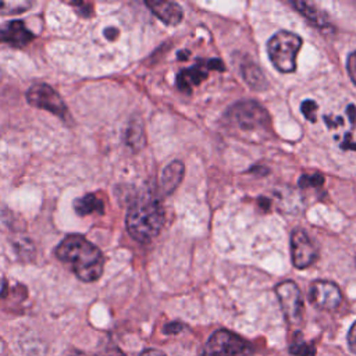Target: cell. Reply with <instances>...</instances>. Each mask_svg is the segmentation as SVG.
<instances>
[{
	"label": "cell",
	"mask_w": 356,
	"mask_h": 356,
	"mask_svg": "<svg viewBox=\"0 0 356 356\" xmlns=\"http://www.w3.org/2000/svg\"><path fill=\"white\" fill-rule=\"evenodd\" d=\"M56 256L68 264L83 282H93L103 274L104 256L102 250L79 234L67 235L57 245Z\"/></svg>",
	"instance_id": "cell-1"
},
{
	"label": "cell",
	"mask_w": 356,
	"mask_h": 356,
	"mask_svg": "<svg viewBox=\"0 0 356 356\" xmlns=\"http://www.w3.org/2000/svg\"><path fill=\"white\" fill-rule=\"evenodd\" d=\"M164 209L153 197H140L135 200L125 218L128 234L140 243L152 242L163 228Z\"/></svg>",
	"instance_id": "cell-2"
},
{
	"label": "cell",
	"mask_w": 356,
	"mask_h": 356,
	"mask_svg": "<svg viewBox=\"0 0 356 356\" xmlns=\"http://www.w3.org/2000/svg\"><path fill=\"white\" fill-rule=\"evenodd\" d=\"M228 122L243 134H267L270 131V115L267 110L253 102L243 100L235 103L227 113Z\"/></svg>",
	"instance_id": "cell-3"
},
{
	"label": "cell",
	"mask_w": 356,
	"mask_h": 356,
	"mask_svg": "<svg viewBox=\"0 0 356 356\" xmlns=\"http://www.w3.org/2000/svg\"><path fill=\"white\" fill-rule=\"evenodd\" d=\"M302 47V38L289 31H280L267 42V53L273 65L281 72L296 70V56Z\"/></svg>",
	"instance_id": "cell-4"
},
{
	"label": "cell",
	"mask_w": 356,
	"mask_h": 356,
	"mask_svg": "<svg viewBox=\"0 0 356 356\" xmlns=\"http://www.w3.org/2000/svg\"><path fill=\"white\" fill-rule=\"evenodd\" d=\"M253 346L235 332L218 330L211 334L197 356H252Z\"/></svg>",
	"instance_id": "cell-5"
},
{
	"label": "cell",
	"mask_w": 356,
	"mask_h": 356,
	"mask_svg": "<svg viewBox=\"0 0 356 356\" xmlns=\"http://www.w3.org/2000/svg\"><path fill=\"white\" fill-rule=\"evenodd\" d=\"M26 100L31 106L36 108L47 110L63 120L70 118L65 103L63 102L61 96L50 85H46V83L32 85L26 92Z\"/></svg>",
	"instance_id": "cell-6"
},
{
	"label": "cell",
	"mask_w": 356,
	"mask_h": 356,
	"mask_svg": "<svg viewBox=\"0 0 356 356\" xmlns=\"http://www.w3.org/2000/svg\"><path fill=\"white\" fill-rule=\"evenodd\" d=\"M275 293L286 321L292 325L300 324L303 320L305 306H303V298L298 285L292 281H284L277 285Z\"/></svg>",
	"instance_id": "cell-7"
},
{
	"label": "cell",
	"mask_w": 356,
	"mask_h": 356,
	"mask_svg": "<svg viewBox=\"0 0 356 356\" xmlns=\"http://www.w3.org/2000/svg\"><path fill=\"white\" fill-rule=\"evenodd\" d=\"M291 254L296 268H306L318 259V248L305 229H293L291 234Z\"/></svg>",
	"instance_id": "cell-8"
},
{
	"label": "cell",
	"mask_w": 356,
	"mask_h": 356,
	"mask_svg": "<svg viewBox=\"0 0 356 356\" xmlns=\"http://www.w3.org/2000/svg\"><path fill=\"white\" fill-rule=\"evenodd\" d=\"M309 299L320 310H335L342 302V293L337 284L318 280L310 285Z\"/></svg>",
	"instance_id": "cell-9"
},
{
	"label": "cell",
	"mask_w": 356,
	"mask_h": 356,
	"mask_svg": "<svg viewBox=\"0 0 356 356\" xmlns=\"http://www.w3.org/2000/svg\"><path fill=\"white\" fill-rule=\"evenodd\" d=\"M35 39V35L22 21H10L0 25V43L11 47H25Z\"/></svg>",
	"instance_id": "cell-10"
},
{
	"label": "cell",
	"mask_w": 356,
	"mask_h": 356,
	"mask_svg": "<svg viewBox=\"0 0 356 356\" xmlns=\"http://www.w3.org/2000/svg\"><path fill=\"white\" fill-rule=\"evenodd\" d=\"M145 4L150 8V11L161 19L167 25H178L182 21L184 13L179 4L174 1H165V0H152L145 1Z\"/></svg>",
	"instance_id": "cell-11"
},
{
	"label": "cell",
	"mask_w": 356,
	"mask_h": 356,
	"mask_svg": "<svg viewBox=\"0 0 356 356\" xmlns=\"http://www.w3.org/2000/svg\"><path fill=\"white\" fill-rule=\"evenodd\" d=\"M184 178V164L178 160L167 164L161 172L160 189L164 195H170L181 184Z\"/></svg>",
	"instance_id": "cell-12"
},
{
	"label": "cell",
	"mask_w": 356,
	"mask_h": 356,
	"mask_svg": "<svg viewBox=\"0 0 356 356\" xmlns=\"http://www.w3.org/2000/svg\"><path fill=\"white\" fill-rule=\"evenodd\" d=\"M207 78V71L202 65H193L191 68L182 70L177 75V85L182 92L191 93V90Z\"/></svg>",
	"instance_id": "cell-13"
},
{
	"label": "cell",
	"mask_w": 356,
	"mask_h": 356,
	"mask_svg": "<svg viewBox=\"0 0 356 356\" xmlns=\"http://www.w3.org/2000/svg\"><path fill=\"white\" fill-rule=\"evenodd\" d=\"M291 4L298 10V13H300L314 26L323 29L330 25L327 14L323 13L320 8H317L314 4L307 3V1H292Z\"/></svg>",
	"instance_id": "cell-14"
},
{
	"label": "cell",
	"mask_w": 356,
	"mask_h": 356,
	"mask_svg": "<svg viewBox=\"0 0 356 356\" xmlns=\"http://www.w3.org/2000/svg\"><path fill=\"white\" fill-rule=\"evenodd\" d=\"M74 210L78 216H88V214H93V213L102 214L104 210V204L96 195L88 193V195H83V196L75 199Z\"/></svg>",
	"instance_id": "cell-15"
},
{
	"label": "cell",
	"mask_w": 356,
	"mask_h": 356,
	"mask_svg": "<svg viewBox=\"0 0 356 356\" xmlns=\"http://www.w3.org/2000/svg\"><path fill=\"white\" fill-rule=\"evenodd\" d=\"M125 142L134 150H139V149L143 147V145H145V131L142 128L140 121H131V124L127 128Z\"/></svg>",
	"instance_id": "cell-16"
},
{
	"label": "cell",
	"mask_w": 356,
	"mask_h": 356,
	"mask_svg": "<svg viewBox=\"0 0 356 356\" xmlns=\"http://www.w3.org/2000/svg\"><path fill=\"white\" fill-rule=\"evenodd\" d=\"M242 75H243V79L253 88L256 89H261L266 86V81H264V76L261 74V71L259 70L257 65L252 64V63H248V64H243L242 65Z\"/></svg>",
	"instance_id": "cell-17"
},
{
	"label": "cell",
	"mask_w": 356,
	"mask_h": 356,
	"mask_svg": "<svg viewBox=\"0 0 356 356\" xmlns=\"http://www.w3.org/2000/svg\"><path fill=\"white\" fill-rule=\"evenodd\" d=\"M33 6L28 0H0V15L22 14Z\"/></svg>",
	"instance_id": "cell-18"
},
{
	"label": "cell",
	"mask_w": 356,
	"mask_h": 356,
	"mask_svg": "<svg viewBox=\"0 0 356 356\" xmlns=\"http://www.w3.org/2000/svg\"><path fill=\"white\" fill-rule=\"evenodd\" d=\"M289 352L295 356H314L316 355V348L312 343H306L305 341L300 339H295L291 346H289Z\"/></svg>",
	"instance_id": "cell-19"
},
{
	"label": "cell",
	"mask_w": 356,
	"mask_h": 356,
	"mask_svg": "<svg viewBox=\"0 0 356 356\" xmlns=\"http://www.w3.org/2000/svg\"><path fill=\"white\" fill-rule=\"evenodd\" d=\"M324 182V177L320 175V174H305L299 178V186L300 188H309V186H313V188H318L321 186Z\"/></svg>",
	"instance_id": "cell-20"
},
{
	"label": "cell",
	"mask_w": 356,
	"mask_h": 356,
	"mask_svg": "<svg viewBox=\"0 0 356 356\" xmlns=\"http://www.w3.org/2000/svg\"><path fill=\"white\" fill-rule=\"evenodd\" d=\"M300 110L303 113V115L314 122L316 121V114H317V103L313 102V100H305L302 104H300Z\"/></svg>",
	"instance_id": "cell-21"
},
{
	"label": "cell",
	"mask_w": 356,
	"mask_h": 356,
	"mask_svg": "<svg viewBox=\"0 0 356 356\" xmlns=\"http://www.w3.org/2000/svg\"><path fill=\"white\" fill-rule=\"evenodd\" d=\"M346 70L352 79V82L356 85V51H352L346 60Z\"/></svg>",
	"instance_id": "cell-22"
},
{
	"label": "cell",
	"mask_w": 356,
	"mask_h": 356,
	"mask_svg": "<svg viewBox=\"0 0 356 356\" xmlns=\"http://www.w3.org/2000/svg\"><path fill=\"white\" fill-rule=\"evenodd\" d=\"M182 330H184V324L179 323V321L168 323V324H165V325L163 327V332H164V334H168V335H171V334H178V332H181Z\"/></svg>",
	"instance_id": "cell-23"
},
{
	"label": "cell",
	"mask_w": 356,
	"mask_h": 356,
	"mask_svg": "<svg viewBox=\"0 0 356 356\" xmlns=\"http://www.w3.org/2000/svg\"><path fill=\"white\" fill-rule=\"evenodd\" d=\"M74 7H81V8H76L78 14L88 18V17H92L93 14V10H92V6L90 4H86V3H74L72 4Z\"/></svg>",
	"instance_id": "cell-24"
},
{
	"label": "cell",
	"mask_w": 356,
	"mask_h": 356,
	"mask_svg": "<svg viewBox=\"0 0 356 356\" xmlns=\"http://www.w3.org/2000/svg\"><path fill=\"white\" fill-rule=\"evenodd\" d=\"M348 345H349V349L356 355V321L353 323V325H352L350 330H349V334H348Z\"/></svg>",
	"instance_id": "cell-25"
},
{
	"label": "cell",
	"mask_w": 356,
	"mask_h": 356,
	"mask_svg": "<svg viewBox=\"0 0 356 356\" xmlns=\"http://www.w3.org/2000/svg\"><path fill=\"white\" fill-rule=\"evenodd\" d=\"M139 356H167V355L159 349H146Z\"/></svg>",
	"instance_id": "cell-26"
},
{
	"label": "cell",
	"mask_w": 356,
	"mask_h": 356,
	"mask_svg": "<svg viewBox=\"0 0 356 356\" xmlns=\"http://www.w3.org/2000/svg\"><path fill=\"white\" fill-rule=\"evenodd\" d=\"M104 36H106L107 39H110V40H114V39L118 36V31H117L115 28H107V29L104 31Z\"/></svg>",
	"instance_id": "cell-27"
},
{
	"label": "cell",
	"mask_w": 356,
	"mask_h": 356,
	"mask_svg": "<svg viewBox=\"0 0 356 356\" xmlns=\"http://www.w3.org/2000/svg\"><path fill=\"white\" fill-rule=\"evenodd\" d=\"M348 114H349V117H350V121L355 122V114H356V111H355V107H353L352 104L348 106Z\"/></svg>",
	"instance_id": "cell-28"
},
{
	"label": "cell",
	"mask_w": 356,
	"mask_h": 356,
	"mask_svg": "<svg viewBox=\"0 0 356 356\" xmlns=\"http://www.w3.org/2000/svg\"><path fill=\"white\" fill-rule=\"evenodd\" d=\"M71 356H86V355H83V353H79V352H75V353H72Z\"/></svg>",
	"instance_id": "cell-29"
},
{
	"label": "cell",
	"mask_w": 356,
	"mask_h": 356,
	"mask_svg": "<svg viewBox=\"0 0 356 356\" xmlns=\"http://www.w3.org/2000/svg\"><path fill=\"white\" fill-rule=\"evenodd\" d=\"M355 261H356V259H355Z\"/></svg>",
	"instance_id": "cell-30"
}]
</instances>
